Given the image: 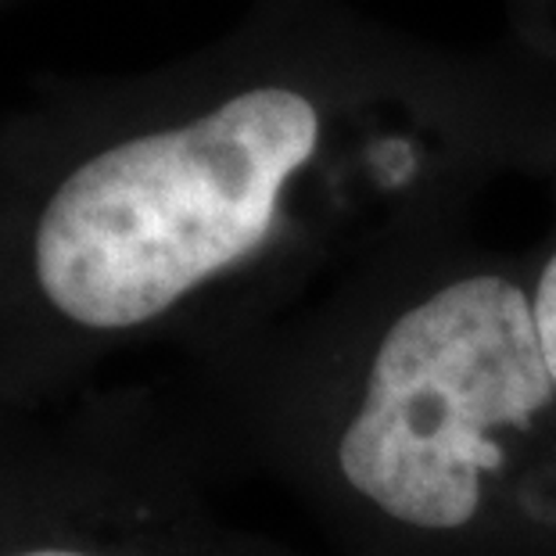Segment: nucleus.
<instances>
[{"instance_id":"obj_2","label":"nucleus","mask_w":556,"mask_h":556,"mask_svg":"<svg viewBox=\"0 0 556 556\" xmlns=\"http://www.w3.org/2000/svg\"><path fill=\"white\" fill-rule=\"evenodd\" d=\"M0 556H169L134 539H112L101 517L83 510L62 467L37 448L15 500L0 514Z\"/></svg>"},{"instance_id":"obj_4","label":"nucleus","mask_w":556,"mask_h":556,"mask_svg":"<svg viewBox=\"0 0 556 556\" xmlns=\"http://www.w3.org/2000/svg\"><path fill=\"white\" fill-rule=\"evenodd\" d=\"M531 316H535V338L542 363H546L549 384L556 392V252L546 263V269L539 274L535 294H531Z\"/></svg>"},{"instance_id":"obj_3","label":"nucleus","mask_w":556,"mask_h":556,"mask_svg":"<svg viewBox=\"0 0 556 556\" xmlns=\"http://www.w3.org/2000/svg\"><path fill=\"white\" fill-rule=\"evenodd\" d=\"M15 413H0V514L8 510V503L15 500L22 481H26L33 456H37V438H26L11 428Z\"/></svg>"},{"instance_id":"obj_1","label":"nucleus","mask_w":556,"mask_h":556,"mask_svg":"<svg viewBox=\"0 0 556 556\" xmlns=\"http://www.w3.org/2000/svg\"><path fill=\"white\" fill-rule=\"evenodd\" d=\"M553 399L528 291L459 277L381 338L338 442L341 478L395 525L456 531L481 510L506 438Z\"/></svg>"},{"instance_id":"obj_5","label":"nucleus","mask_w":556,"mask_h":556,"mask_svg":"<svg viewBox=\"0 0 556 556\" xmlns=\"http://www.w3.org/2000/svg\"><path fill=\"white\" fill-rule=\"evenodd\" d=\"M4 4H8V0H0V8H4Z\"/></svg>"}]
</instances>
